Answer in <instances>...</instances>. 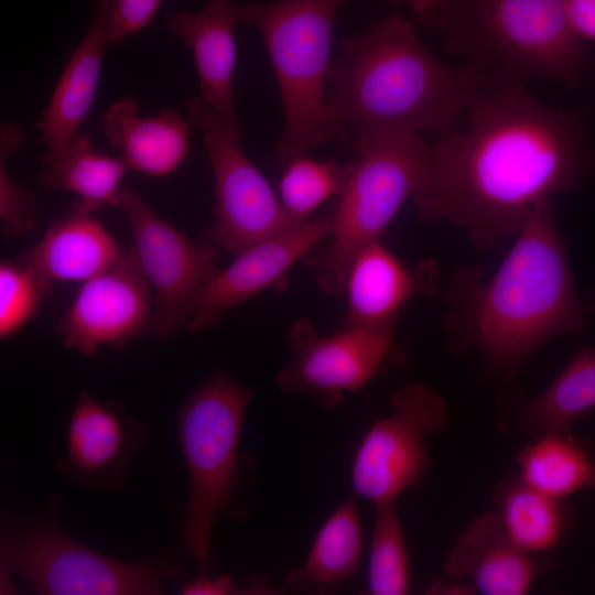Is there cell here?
I'll return each instance as SVG.
<instances>
[{
	"label": "cell",
	"mask_w": 595,
	"mask_h": 595,
	"mask_svg": "<svg viewBox=\"0 0 595 595\" xmlns=\"http://www.w3.org/2000/svg\"><path fill=\"white\" fill-rule=\"evenodd\" d=\"M467 112L466 130L455 126L430 145L412 201L421 219L461 228L489 251L522 228L540 199L577 188L594 155L583 113L544 106L521 80L497 77Z\"/></svg>",
	"instance_id": "1"
},
{
	"label": "cell",
	"mask_w": 595,
	"mask_h": 595,
	"mask_svg": "<svg viewBox=\"0 0 595 595\" xmlns=\"http://www.w3.org/2000/svg\"><path fill=\"white\" fill-rule=\"evenodd\" d=\"M443 303L451 350L474 353L484 374L506 387L545 343L583 331L595 309L576 292L550 197L533 206L493 277L475 264L459 267Z\"/></svg>",
	"instance_id": "2"
},
{
	"label": "cell",
	"mask_w": 595,
	"mask_h": 595,
	"mask_svg": "<svg viewBox=\"0 0 595 595\" xmlns=\"http://www.w3.org/2000/svg\"><path fill=\"white\" fill-rule=\"evenodd\" d=\"M496 78L470 63H442L409 21L392 15L342 41L325 99L343 140L360 153L386 134L448 131Z\"/></svg>",
	"instance_id": "3"
},
{
	"label": "cell",
	"mask_w": 595,
	"mask_h": 595,
	"mask_svg": "<svg viewBox=\"0 0 595 595\" xmlns=\"http://www.w3.org/2000/svg\"><path fill=\"white\" fill-rule=\"evenodd\" d=\"M346 0H232L239 21L263 36L283 102L285 125L275 159L286 164L343 136L325 99L334 23Z\"/></svg>",
	"instance_id": "4"
},
{
	"label": "cell",
	"mask_w": 595,
	"mask_h": 595,
	"mask_svg": "<svg viewBox=\"0 0 595 595\" xmlns=\"http://www.w3.org/2000/svg\"><path fill=\"white\" fill-rule=\"evenodd\" d=\"M429 159L430 144L416 132L382 136L360 152L331 215L328 246L303 259L323 291L344 292L356 255L380 240L403 203L422 190Z\"/></svg>",
	"instance_id": "5"
},
{
	"label": "cell",
	"mask_w": 595,
	"mask_h": 595,
	"mask_svg": "<svg viewBox=\"0 0 595 595\" xmlns=\"http://www.w3.org/2000/svg\"><path fill=\"white\" fill-rule=\"evenodd\" d=\"M448 48L490 75L549 77L576 86L587 56L571 31L563 0H476Z\"/></svg>",
	"instance_id": "6"
},
{
	"label": "cell",
	"mask_w": 595,
	"mask_h": 595,
	"mask_svg": "<svg viewBox=\"0 0 595 595\" xmlns=\"http://www.w3.org/2000/svg\"><path fill=\"white\" fill-rule=\"evenodd\" d=\"M255 394L225 371L214 374L178 412V440L190 475L182 541L190 556L204 559L216 520L228 510L239 480L238 443Z\"/></svg>",
	"instance_id": "7"
},
{
	"label": "cell",
	"mask_w": 595,
	"mask_h": 595,
	"mask_svg": "<svg viewBox=\"0 0 595 595\" xmlns=\"http://www.w3.org/2000/svg\"><path fill=\"white\" fill-rule=\"evenodd\" d=\"M7 567L40 594L151 595L182 570L164 561L125 563L85 547L61 528L36 523L3 539Z\"/></svg>",
	"instance_id": "8"
},
{
	"label": "cell",
	"mask_w": 595,
	"mask_h": 595,
	"mask_svg": "<svg viewBox=\"0 0 595 595\" xmlns=\"http://www.w3.org/2000/svg\"><path fill=\"white\" fill-rule=\"evenodd\" d=\"M187 112L202 133L214 173L212 242L237 256L299 225L289 218L267 178L242 151L240 129L230 126L202 97L187 101Z\"/></svg>",
	"instance_id": "9"
},
{
	"label": "cell",
	"mask_w": 595,
	"mask_h": 595,
	"mask_svg": "<svg viewBox=\"0 0 595 595\" xmlns=\"http://www.w3.org/2000/svg\"><path fill=\"white\" fill-rule=\"evenodd\" d=\"M390 404L392 412L370 426L351 464L354 494L374 504L421 484L431 461L428 437L448 421L445 400L422 382L393 390Z\"/></svg>",
	"instance_id": "10"
},
{
	"label": "cell",
	"mask_w": 595,
	"mask_h": 595,
	"mask_svg": "<svg viewBox=\"0 0 595 595\" xmlns=\"http://www.w3.org/2000/svg\"><path fill=\"white\" fill-rule=\"evenodd\" d=\"M288 342L294 355L278 372L279 389L310 396L325 409L339 405L346 393L403 359L394 329L338 327L322 336L301 317L290 327Z\"/></svg>",
	"instance_id": "11"
},
{
	"label": "cell",
	"mask_w": 595,
	"mask_h": 595,
	"mask_svg": "<svg viewBox=\"0 0 595 595\" xmlns=\"http://www.w3.org/2000/svg\"><path fill=\"white\" fill-rule=\"evenodd\" d=\"M117 207L127 217L134 250L155 292L153 335L171 336L186 325L196 292L220 270L214 244H196L161 217L134 190L122 187Z\"/></svg>",
	"instance_id": "12"
},
{
	"label": "cell",
	"mask_w": 595,
	"mask_h": 595,
	"mask_svg": "<svg viewBox=\"0 0 595 595\" xmlns=\"http://www.w3.org/2000/svg\"><path fill=\"white\" fill-rule=\"evenodd\" d=\"M151 284L133 247L85 281L56 325L66 348L94 355L101 345L121 346L141 336L155 312Z\"/></svg>",
	"instance_id": "13"
},
{
	"label": "cell",
	"mask_w": 595,
	"mask_h": 595,
	"mask_svg": "<svg viewBox=\"0 0 595 595\" xmlns=\"http://www.w3.org/2000/svg\"><path fill=\"white\" fill-rule=\"evenodd\" d=\"M331 230V215L310 218L235 256L226 269H220L193 296L185 328L203 329L214 325L224 311L267 289L284 290L290 269L329 237Z\"/></svg>",
	"instance_id": "14"
},
{
	"label": "cell",
	"mask_w": 595,
	"mask_h": 595,
	"mask_svg": "<svg viewBox=\"0 0 595 595\" xmlns=\"http://www.w3.org/2000/svg\"><path fill=\"white\" fill-rule=\"evenodd\" d=\"M439 288L436 261L408 264L380 240L374 241L356 255L348 269L344 286L347 311L338 327L394 329L410 300L432 296Z\"/></svg>",
	"instance_id": "15"
},
{
	"label": "cell",
	"mask_w": 595,
	"mask_h": 595,
	"mask_svg": "<svg viewBox=\"0 0 595 595\" xmlns=\"http://www.w3.org/2000/svg\"><path fill=\"white\" fill-rule=\"evenodd\" d=\"M553 563L520 550L505 533L495 511L475 518L443 562L448 580L465 582L485 595H523Z\"/></svg>",
	"instance_id": "16"
},
{
	"label": "cell",
	"mask_w": 595,
	"mask_h": 595,
	"mask_svg": "<svg viewBox=\"0 0 595 595\" xmlns=\"http://www.w3.org/2000/svg\"><path fill=\"white\" fill-rule=\"evenodd\" d=\"M145 436L143 424L83 390L69 420L66 470L86 485H118Z\"/></svg>",
	"instance_id": "17"
},
{
	"label": "cell",
	"mask_w": 595,
	"mask_h": 595,
	"mask_svg": "<svg viewBox=\"0 0 595 595\" xmlns=\"http://www.w3.org/2000/svg\"><path fill=\"white\" fill-rule=\"evenodd\" d=\"M111 0H94L90 24L68 58L37 122L45 145L42 160L57 155L78 133L94 104L110 43Z\"/></svg>",
	"instance_id": "18"
},
{
	"label": "cell",
	"mask_w": 595,
	"mask_h": 595,
	"mask_svg": "<svg viewBox=\"0 0 595 595\" xmlns=\"http://www.w3.org/2000/svg\"><path fill=\"white\" fill-rule=\"evenodd\" d=\"M238 21L232 0H207L199 11H176L165 23L167 32L181 39L193 53L201 97L235 128H239L232 98L234 29Z\"/></svg>",
	"instance_id": "19"
},
{
	"label": "cell",
	"mask_w": 595,
	"mask_h": 595,
	"mask_svg": "<svg viewBox=\"0 0 595 595\" xmlns=\"http://www.w3.org/2000/svg\"><path fill=\"white\" fill-rule=\"evenodd\" d=\"M595 409V347L583 343L565 368L536 397H527L517 385L500 396L502 428L539 436L567 433L572 425Z\"/></svg>",
	"instance_id": "20"
},
{
	"label": "cell",
	"mask_w": 595,
	"mask_h": 595,
	"mask_svg": "<svg viewBox=\"0 0 595 595\" xmlns=\"http://www.w3.org/2000/svg\"><path fill=\"white\" fill-rule=\"evenodd\" d=\"M191 126L174 108L143 117L131 96L109 105L101 119L105 138L127 167L158 177L176 170L190 154Z\"/></svg>",
	"instance_id": "21"
},
{
	"label": "cell",
	"mask_w": 595,
	"mask_h": 595,
	"mask_svg": "<svg viewBox=\"0 0 595 595\" xmlns=\"http://www.w3.org/2000/svg\"><path fill=\"white\" fill-rule=\"evenodd\" d=\"M91 214L75 201L21 261L48 285L56 281L85 282L104 272L122 249Z\"/></svg>",
	"instance_id": "22"
},
{
	"label": "cell",
	"mask_w": 595,
	"mask_h": 595,
	"mask_svg": "<svg viewBox=\"0 0 595 595\" xmlns=\"http://www.w3.org/2000/svg\"><path fill=\"white\" fill-rule=\"evenodd\" d=\"M127 169L120 156L100 152L87 133L78 132L57 155L42 160L37 183L76 193L80 205L94 213L104 205L117 207Z\"/></svg>",
	"instance_id": "23"
},
{
	"label": "cell",
	"mask_w": 595,
	"mask_h": 595,
	"mask_svg": "<svg viewBox=\"0 0 595 595\" xmlns=\"http://www.w3.org/2000/svg\"><path fill=\"white\" fill-rule=\"evenodd\" d=\"M494 501L507 537L532 555L554 550L571 527L572 511L562 499L540 493L519 476L499 484Z\"/></svg>",
	"instance_id": "24"
},
{
	"label": "cell",
	"mask_w": 595,
	"mask_h": 595,
	"mask_svg": "<svg viewBox=\"0 0 595 595\" xmlns=\"http://www.w3.org/2000/svg\"><path fill=\"white\" fill-rule=\"evenodd\" d=\"M361 552V524L353 495L321 526L304 564L288 574L285 585L294 591H333L356 573Z\"/></svg>",
	"instance_id": "25"
},
{
	"label": "cell",
	"mask_w": 595,
	"mask_h": 595,
	"mask_svg": "<svg viewBox=\"0 0 595 595\" xmlns=\"http://www.w3.org/2000/svg\"><path fill=\"white\" fill-rule=\"evenodd\" d=\"M519 477L532 488L564 500L595 488V447L567 433H547L517 455Z\"/></svg>",
	"instance_id": "26"
},
{
	"label": "cell",
	"mask_w": 595,
	"mask_h": 595,
	"mask_svg": "<svg viewBox=\"0 0 595 595\" xmlns=\"http://www.w3.org/2000/svg\"><path fill=\"white\" fill-rule=\"evenodd\" d=\"M285 165L279 185L280 201L289 218L302 224L324 202L340 194L354 163L322 162L304 154Z\"/></svg>",
	"instance_id": "27"
},
{
	"label": "cell",
	"mask_w": 595,
	"mask_h": 595,
	"mask_svg": "<svg viewBox=\"0 0 595 595\" xmlns=\"http://www.w3.org/2000/svg\"><path fill=\"white\" fill-rule=\"evenodd\" d=\"M372 595H404L410 591V569L396 500L375 504L368 564Z\"/></svg>",
	"instance_id": "28"
},
{
	"label": "cell",
	"mask_w": 595,
	"mask_h": 595,
	"mask_svg": "<svg viewBox=\"0 0 595 595\" xmlns=\"http://www.w3.org/2000/svg\"><path fill=\"white\" fill-rule=\"evenodd\" d=\"M26 143V136L15 123L0 125V219L6 237H17L33 228L39 201L28 188L17 185L8 171V159Z\"/></svg>",
	"instance_id": "29"
},
{
	"label": "cell",
	"mask_w": 595,
	"mask_h": 595,
	"mask_svg": "<svg viewBox=\"0 0 595 595\" xmlns=\"http://www.w3.org/2000/svg\"><path fill=\"white\" fill-rule=\"evenodd\" d=\"M51 285L22 261L0 264V336L20 332L36 314Z\"/></svg>",
	"instance_id": "30"
},
{
	"label": "cell",
	"mask_w": 595,
	"mask_h": 595,
	"mask_svg": "<svg viewBox=\"0 0 595 595\" xmlns=\"http://www.w3.org/2000/svg\"><path fill=\"white\" fill-rule=\"evenodd\" d=\"M163 0H111L109 39L111 44L145 28L155 17Z\"/></svg>",
	"instance_id": "31"
},
{
	"label": "cell",
	"mask_w": 595,
	"mask_h": 595,
	"mask_svg": "<svg viewBox=\"0 0 595 595\" xmlns=\"http://www.w3.org/2000/svg\"><path fill=\"white\" fill-rule=\"evenodd\" d=\"M569 26L580 40L595 42V0H563Z\"/></svg>",
	"instance_id": "32"
},
{
	"label": "cell",
	"mask_w": 595,
	"mask_h": 595,
	"mask_svg": "<svg viewBox=\"0 0 595 595\" xmlns=\"http://www.w3.org/2000/svg\"><path fill=\"white\" fill-rule=\"evenodd\" d=\"M235 582L227 575L217 578L201 574L182 587L184 595H228L242 594Z\"/></svg>",
	"instance_id": "33"
},
{
	"label": "cell",
	"mask_w": 595,
	"mask_h": 595,
	"mask_svg": "<svg viewBox=\"0 0 595 595\" xmlns=\"http://www.w3.org/2000/svg\"><path fill=\"white\" fill-rule=\"evenodd\" d=\"M428 591L429 594L446 595H470L476 593L472 585L465 582H458L453 580H450L447 582L434 581Z\"/></svg>",
	"instance_id": "34"
},
{
	"label": "cell",
	"mask_w": 595,
	"mask_h": 595,
	"mask_svg": "<svg viewBox=\"0 0 595 595\" xmlns=\"http://www.w3.org/2000/svg\"><path fill=\"white\" fill-rule=\"evenodd\" d=\"M446 0H412L418 15L430 17Z\"/></svg>",
	"instance_id": "35"
}]
</instances>
